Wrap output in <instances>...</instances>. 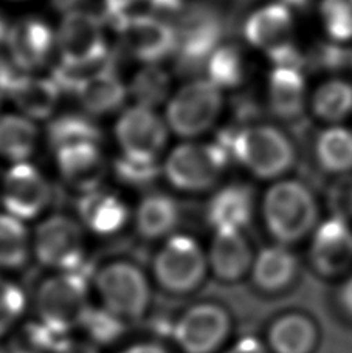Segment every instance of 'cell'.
Masks as SVG:
<instances>
[{"label":"cell","instance_id":"obj_23","mask_svg":"<svg viewBox=\"0 0 352 353\" xmlns=\"http://www.w3.org/2000/svg\"><path fill=\"white\" fill-rule=\"evenodd\" d=\"M132 220L138 236L144 241H166L175 234L180 223V206L171 195L150 192L138 201Z\"/></svg>","mask_w":352,"mask_h":353},{"label":"cell","instance_id":"obj_25","mask_svg":"<svg viewBox=\"0 0 352 353\" xmlns=\"http://www.w3.org/2000/svg\"><path fill=\"white\" fill-rule=\"evenodd\" d=\"M293 21L291 8L280 2L256 10L244 23V36L251 46L270 50L291 41Z\"/></svg>","mask_w":352,"mask_h":353},{"label":"cell","instance_id":"obj_44","mask_svg":"<svg viewBox=\"0 0 352 353\" xmlns=\"http://www.w3.org/2000/svg\"><path fill=\"white\" fill-rule=\"evenodd\" d=\"M268 59L273 62L276 67H287V68H301L306 67V54L301 53V50L295 46L292 41L281 43L278 47L267 50Z\"/></svg>","mask_w":352,"mask_h":353},{"label":"cell","instance_id":"obj_45","mask_svg":"<svg viewBox=\"0 0 352 353\" xmlns=\"http://www.w3.org/2000/svg\"><path fill=\"white\" fill-rule=\"evenodd\" d=\"M221 353H270L267 344L255 336H244L237 339L230 347L222 350Z\"/></svg>","mask_w":352,"mask_h":353},{"label":"cell","instance_id":"obj_52","mask_svg":"<svg viewBox=\"0 0 352 353\" xmlns=\"http://www.w3.org/2000/svg\"><path fill=\"white\" fill-rule=\"evenodd\" d=\"M280 3L286 5L287 8H295V10H300V11H304L311 6L312 0H278Z\"/></svg>","mask_w":352,"mask_h":353},{"label":"cell","instance_id":"obj_20","mask_svg":"<svg viewBox=\"0 0 352 353\" xmlns=\"http://www.w3.org/2000/svg\"><path fill=\"white\" fill-rule=\"evenodd\" d=\"M322 330L311 314L287 312L270 323L266 344L270 353H315Z\"/></svg>","mask_w":352,"mask_h":353},{"label":"cell","instance_id":"obj_26","mask_svg":"<svg viewBox=\"0 0 352 353\" xmlns=\"http://www.w3.org/2000/svg\"><path fill=\"white\" fill-rule=\"evenodd\" d=\"M117 62L118 61L84 81L75 93L81 105L92 115L112 113L118 110L124 103L128 90L118 77Z\"/></svg>","mask_w":352,"mask_h":353},{"label":"cell","instance_id":"obj_10","mask_svg":"<svg viewBox=\"0 0 352 353\" xmlns=\"http://www.w3.org/2000/svg\"><path fill=\"white\" fill-rule=\"evenodd\" d=\"M52 200V183L36 166L21 161L6 171L0 189L3 212L28 223L39 219Z\"/></svg>","mask_w":352,"mask_h":353},{"label":"cell","instance_id":"obj_2","mask_svg":"<svg viewBox=\"0 0 352 353\" xmlns=\"http://www.w3.org/2000/svg\"><path fill=\"white\" fill-rule=\"evenodd\" d=\"M231 159L261 180H276L297 165L298 154L284 132L270 124L228 125L216 135Z\"/></svg>","mask_w":352,"mask_h":353},{"label":"cell","instance_id":"obj_37","mask_svg":"<svg viewBox=\"0 0 352 353\" xmlns=\"http://www.w3.org/2000/svg\"><path fill=\"white\" fill-rule=\"evenodd\" d=\"M169 74L160 67L149 65L135 74L130 93L144 107H154L165 101L169 92Z\"/></svg>","mask_w":352,"mask_h":353},{"label":"cell","instance_id":"obj_40","mask_svg":"<svg viewBox=\"0 0 352 353\" xmlns=\"http://www.w3.org/2000/svg\"><path fill=\"white\" fill-rule=\"evenodd\" d=\"M352 64V52L337 43H318L306 54V65L312 70L335 72Z\"/></svg>","mask_w":352,"mask_h":353},{"label":"cell","instance_id":"obj_1","mask_svg":"<svg viewBox=\"0 0 352 353\" xmlns=\"http://www.w3.org/2000/svg\"><path fill=\"white\" fill-rule=\"evenodd\" d=\"M175 73L194 77L204 70L211 54L230 31H235L239 12L227 11L211 2L188 3L177 12Z\"/></svg>","mask_w":352,"mask_h":353},{"label":"cell","instance_id":"obj_3","mask_svg":"<svg viewBox=\"0 0 352 353\" xmlns=\"http://www.w3.org/2000/svg\"><path fill=\"white\" fill-rule=\"evenodd\" d=\"M261 217L275 243L293 247L309 241L322 222L315 192L301 180H278L264 194Z\"/></svg>","mask_w":352,"mask_h":353},{"label":"cell","instance_id":"obj_15","mask_svg":"<svg viewBox=\"0 0 352 353\" xmlns=\"http://www.w3.org/2000/svg\"><path fill=\"white\" fill-rule=\"evenodd\" d=\"M119 36L126 52L148 64L163 61L177 50V31L174 25L149 14L132 19L119 31Z\"/></svg>","mask_w":352,"mask_h":353},{"label":"cell","instance_id":"obj_4","mask_svg":"<svg viewBox=\"0 0 352 353\" xmlns=\"http://www.w3.org/2000/svg\"><path fill=\"white\" fill-rule=\"evenodd\" d=\"M90 305L86 271H55L39 283L35 294L37 319L62 336L79 329Z\"/></svg>","mask_w":352,"mask_h":353},{"label":"cell","instance_id":"obj_22","mask_svg":"<svg viewBox=\"0 0 352 353\" xmlns=\"http://www.w3.org/2000/svg\"><path fill=\"white\" fill-rule=\"evenodd\" d=\"M255 217V192L251 186L231 183L213 194L206 205V220L216 230L244 231Z\"/></svg>","mask_w":352,"mask_h":353},{"label":"cell","instance_id":"obj_53","mask_svg":"<svg viewBox=\"0 0 352 353\" xmlns=\"http://www.w3.org/2000/svg\"><path fill=\"white\" fill-rule=\"evenodd\" d=\"M10 30L11 27L8 25V22H6V19L0 16V47L6 46V42H8Z\"/></svg>","mask_w":352,"mask_h":353},{"label":"cell","instance_id":"obj_43","mask_svg":"<svg viewBox=\"0 0 352 353\" xmlns=\"http://www.w3.org/2000/svg\"><path fill=\"white\" fill-rule=\"evenodd\" d=\"M231 109H233L235 121L239 128L261 121L264 115V109L260 101L255 97V93L250 92L237 93L231 101Z\"/></svg>","mask_w":352,"mask_h":353},{"label":"cell","instance_id":"obj_34","mask_svg":"<svg viewBox=\"0 0 352 353\" xmlns=\"http://www.w3.org/2000/svg\"><path fill=\"white\" fill-rule=\"evenodd\" d=\"M247 67L242 50L235 43H225L217 47L208 61L210 81L219 88L239 87L245 79Z\"/></svg>","mask_w":352,"mask_h":353},{"label":"cell","instance_id":"obj_39","mask_svg":"<svg viewBox=\"0 0 352 353\" xmlns=\"http://www.w3.org/2000/svg\"><path fill=\"white\" fill-rule=\"evenodd\" d=\"M322 16L332 39L337 42L352 39V0H323Z\"/></svg>","mask_w":352,"mask_h":353},{"label":"cell","instance_id":"obj_42","mask_svg":"<svg viewBox=\"0 0 352 353\" xmlns=\"http://www.w3.org/2000/svg\"><path fill=\"white\" fill-rule=\"evenodd\" d=\"M143 5L150 6L149 0H103L101 17L104 23L110 25L119 33L132 19L146 14L141 11Z\"/></svg>","mask_w":352,"mask_h":353},{"label":"cell","instance_id":"obj_11","mask_svg":"<svg viewBox=\"0 0 352 353\" xmlns=\"http://www.w3.org/2000/svg\"><path fill=\"white\" fill-rule=\"evenodd\" d=\"M307 259L322 279H346L352 274V223L331 216L323 219L309 237Z\"/></svg>","mask_w":352,"mask_h":353},{"label":"cell","instance_id":"obj_18","mask_svg":"<svg viewBox=\"0 0 352 353\" xmlns=\"http://www.w3.org/2000/svg\"><path fill=\"white\" fill-rule=\"evenodd\" d=\"M300 268V259L292 247L273 243L257 251L250 277L261 293L281 294L297 282Z\"/></svg>","mask_w":352,"mask_h":353},{"label":"cell","instance_id":"obj_38","mask_svg":"<svg viewBox=\"0 0 352 353\" xmlns=\"http://www.w3.org/2000/svg\"><path fill=\"white\" fill-rule=\"evenodd\" d=\"M163 169L157 161H140L121 155L114 161V174L119 183L126 186L143 189L153 185L159 179Z\"/></svg>","mask_w":352,"mask_h":353},{"label":"cell","instance_id":"obj_35","mask_svg":"<svg viewBox=\"0 0 352 353\" xmlns=\"http://www.w3.org/2000/svg\"><path fill=\"white\" fill-rule=\"evenodd\" d=\"M68 336L53 332L39 319L17 327L8 352L10 353H55L58 345Z\"/></svg>","mask_w":352,"mask_h":353},{"label":"cell","instance_id":"obj_47","mask_svg":"<svg viewBox=\"0 0 352 353\" xmlns=\"http://www.w3.org/2000/svg\"><path fill=\"white\" fill-rule=\"evenodd\" d=\"M55 353H99V347L87 339H72L68 336L58 345Z\"/></svg>","mask_w":352,"mask_h":353},{"label":"cell","instance_id":"obj_46","mask_svg":"<svg viewBox=\"0 0 352 353\" xmlns=\"http://www.w3.org/2000/svg\"><path fill=\"white\" fill-rule=\"evenodd\" d=\"M335 301L344 316L352 319V274L342 282H338Z\"/></svg>","mask_w":352,"mask_h":353},{"label":"cell","instance_id":"obj_54","mask_svg":"<svg viewBox=\"0 0 352 353\" xmlns=\"http://www.w3.org/2000/svg\"><path fill=\"white\" fill-rule=\"evenodd\" d=\"M231 2H233L236 8L239 10V8H242L244 5H247L248 2H251V0H231Z\"/></svg>","mask_w":352,"mask_h":353},{"label":"cell","instance_id":"obj_36","mask_svg":"<svg viewBox=\"0 0 352 353\" xmlns=\"http://www.w3.org/2000/svg\"><path fill=\"white\" fill-rule=\"evenodd\" d=\"M27 305L28 299L22 287L0 273V339L17 329Z\"/></svg>","mask_w":352,"mask_h":353},{"label":"cell","instance_id":"obj_49","mask_svg":"<svg viewBox=\"0 0 352 353\" xmlns=\"http://www.w3.org/2000/svg\"><path fill=\"white\" fill-rule=\"evenodd\" d=\"M16 74L17 73L6 64V61L0 58V103H2L5 94L10 93V88L12 83H14Z\"/></svg>","mask_w":352,"mask_h":353},{"label":"cell","instance_id":"obj_12","mask_svg":"<svg viewBox=\"0 0 352 353\" xmlns=\"http://www.w3.org/2000/svg\"><path fill=\"white\" fill-rule=\"evenodd\" d=\"M222 109V94L211 81H194L168 105V123L180 137H196L210 129Z\"/></svg>","mask_w":352,"mask_h":353},{"label":"cell","instance_id":"obj_6","mask_svg":"<svg viewBox=\"0 0 352 353\" xmlns=\"http://www.w3.org/2000/svg\"><path fill=\"white\" fill-rule=\"evenodd\" d=\"M92 285L103 305L126 323L141 319L153 301L148 274L130 261H112L92 276Z\"/></svg>","mask_w":352,"mask_h":353},{"label":"cell","instance_id":"obj_14","mask_svg":"<svg viewBox=\"0 0 352 353\" xmlns=\"http://www.w3.org/2000/svg\"><path fill=\"white\" fill-rule=\"evenodd\" d=\"M123 155L140 161H157L166 144V128L150 107L135 105L126 110L115 128Z\"/></svg>","mask_w":352,"mask_h":353},{"label":"cell","instance_id":"obj_51","mask_svg":"<svg viewBox=\"0 0 352 353\" xmlns=\"http://www.w3.org/2000/svg\"><path fill=\"white\" fill-rule=\"evenodd\" d=\"M149 5L157 11L180 12L185 6V0H149Z\"/></svg>","mask_w":352,"mask_h":353},{"label":"cell","instance_id":"obj_41","mask_svg":"<svg viewBox=\"0 0 352 353\" xmlns=\"http://www.w3.org/2000/svg\"><path fill=\"white\" fill-rule=\"evenodd\" d=\"M326 206L331 217L352 223V174L337 176L331 183L326 192Z\"/></svg>","mask_w":352,"mask_h":353},{"label":"cell","instance_id":"obj_24","mask_svg":"<svg viewBox=\"0 0 352 353\" xmlns=\"http://www.w3.org/2000/svg\"><path fill=\"white\" fill-rule=\"evenodd\" d=\"M306 83L298 68L275 67L268 79V109L286 123L300 121L304 110Z\"/></svg>","mask_w":352,"mask_h":353},{"label":"cell","instance_id":"obj_32","mask_svg":"<svg viewBox=\"0 0 352 353\" xmlns=\"http://www.w3.org/2000/svg\"><path fill=\"white\" fill-rule=\"evenodd\" d=\"M312 110L323 121H340L352 113V84L332 79L320 85L312 98Z\"/></svg>","mask_w":352,"mask_h":353},{"label":"cell","instance_id":"obj_5","mask_svg":"<svg viewBox=\"0 0 352 353\" xmlns=\"http://www.w3.org/2000/svg\"><path fill=\"white\" fill-rule=\"evenodd\" d=\"M210 273L208 254L196 239L173 234L155 251L153 277L163 292L174 296L191 294L204 285Z\"/></svg>","mask_w":352,"mask_h":353},{"label":"cell","instance_id":"obj_21","mask_svg":"<svg viewBox=\"0 0 352 353\" xmlns=\"http://www.w3.org/2000/svg\"><path fill=\"white\" fill-rule=\"evenodd\" d=\"M59 174L81 194L95 191L106 176V160L98 144L86 143L56 150Z\"/></svg>","mask_w":352,"mask_h":353},{"label":"cell","instance_id":"obj_9","mask_svg":"<svg viewBox=\"0 0 352 353\" xmlns=\"http://www.w3.org/2000/svg\"><path fill=\"white\" fill-rule=\"evenodd\" d=\"M233 329L227 308L216 302H199L180 314L171 327V336L182 353H217Z\"/></svg>","mask_w":352,"mask_h":353},{"label":"cell","instance_id":"obj_29","mask_svg":"<svg viewBox=\"0 0 352 353\" xmlns=\"http://www.w3.org/2000/svg\"><path fill=\"white\" fill-rule=\"evenodd\" d=\"M315 161L326 174H352V132L344 128L322 132L315 141Z\"/></svg>","mask_w":352,"mask_h":353},{"label":"cell","instance_id":"obj_31","mask_svg":"<svg viewBox=\"0 0 352 353\" xmlns=\"http://www.w3.org/2000/svg\"><path fill=\"white\" fill-rule=\"evenodd\" d=\"M37 141L36 125L17 115L0 117V157L21 163L33 154Z\"/></svg>","mask_w":352,"mask_h":353},{"label":"cell","instance_id":"obj_27","mask_svg":"<svg viewBox=\"0 0 352 353\" xmlns=\"http://www.w3.org/2000/svg\"><path fill=\"white\" fill-rule=\"evenodd\" d=\"M8 94L25 115L46 119L53 113L62 90L53 78L42 79L16 74Z\"/></svg>","mask_w":352,"mask_h":353},{"label":"cell","instance_id":"obj_30","mask_svg":"<svg viewBox=\"0 0 352 353\" xmlns=\"http://www.w3.org/2000/svg\"><path fill=\"white\" fill-rule=\"evenodd\" d=\"M47 140L55 152L75 144H99L103 132L92 118L79 113H66L55 118L47 128Z\"/></svg>","mask_w":352,"mask_h":353},{"label":"cell","instance_id":"obj_50","mask_svg":"<svg viewBox=\"0 0 352 353\" xmlns=\"http://www.w3.org/2000/svg\"><path fill=\"white\" fill-rule=\"evenodd\" d=\"M90 0H52V5L55 10H58L64 14H68L72 11L78 10H89L87 5H89Z\"/></svg>","mask_w":352,"mask_h":353},{"label":"cell","instance_id":"obj_8","mask_svg":"<svg viewBox=\"0 0 352 353\" xmlns=\"http://www.w3.org/2000/svg\"><path fill=\"white\" fill-rule=\"evenodd\" d=\"M86 232L64 214L43 219L33 232V257L52 271H86Z\"/></svg>","mask_w":352,"mask_h":353},{"label":"cell","instance_id":"obj_19","mask_svg":"<svg viewBox=\"0 0 352 353\" xmlns=\"http://www.w3.org/2000/svg\"><path fill=\"white\" fill-rule=\"evenodd\" d=\"M55 46V34L41 19L27 17L12 25L6 48L19 70L30 72L46 64Z\"/></svg>","mask_w":352,"mask_h":353},{"label":"cell","instance_id":"obj_48","mask_svg":"<svg viewBox=\"0 0 352 353\" xmlns=\"http://www.w3.org/2000/svg\"><path fill=\"white\" fill-rule=\"evenodd\" d=\"M119 353H173V352L160 343L144 341V343H135L132 345H128V347L119 350Z\"/></svg>","mask_w":352,"mask_h":353},{"label":"cell","instance_id":"obj_33","mask_svg":"<svg viewBox=\"0 0 352 353\" xmlns=\"http://www.w3.org/2000/svg\"><path fill=\"white\" fill-rule=\"evenodd\" d=\"M79 329L84 332L87 341L95 344L97 347H101V345H112L119 341L128 329V323L103 305H90Z\"/></svg>","mask_w":352,"mask_h":353},{"label":"cell","instance_id":"obj_16","mask_svg":"<svg viewBox=\"0 0 352 353\" xmlns=\"http://www.w3.org/2000/svg\"><path fill=\"white\" fill-rule=\"evenodd\" d=\"M206 254L210 273L225 283H235L250 276L256 256L244 231L237 230H216Z\"/></svg>","mask_w":352,"mask_h":353},{"label":"cell","instance_id":"obj_7","mask_svg":"<svg viewBox=\"0 0 352 353\" xmlns=\"http://www.w3.org/2000/svg\"><path fill=\"white\" fill-rule=\"evenodd\" d=\"M231 155L217 141L182 144L165 161L163 174L169 185L182 192L200 194L211 189L228 168Z\"/></svg>","mask_w":352,"mask_h":353},{"label":"cell","instance_id":"obj_13","mask_svg":"<svg viewBox=\"0 0 352 353\" xmlns=\"http://www.w3.org/2000/svg\"><path fill=\"white\" fill-rule=\"evenodd\" d=\"M62 62L87 64L110 53L104 37V21L90 10L72 11L64 16L58 33Z\"/></svg>","mask_w":352,"mask_h":353},{"label":"cell","instance_id":"obj_17","mask_svg":"<svg viewBox=\"0 0 352 353\" xmlns=\"http://www.w3.org/2000/svg\"><path fill=\"white\" fill-rule=\"evenodd\" d=\"M77 214L84 230L98 237L115 236L130 222V211L123 199L101 188L81 194Z\"/></svg>","mask_w":352,"mask_h":353},{"label":"cell","instance_id":"obj_28","mask_svg":"<svg viewBox=\"0 0 352 353\" xmlns=\"http://www.w3.org/2000/svg\"><path fill=\"white\" fill-rule=\"evenodd\" d=\"M33 256V234L22 220L0 212V273L16 271Z\"/></svg>","mask_w":352,"mask_h":353},{"label":"cell","instance_id":"obj_55","mask_svg":"<svg viewBox=\"0 0 352 353\" xmlns=\"http://www.w3.org/2000/svg\"><path fill=\"white\" fill-rule=\"evenodd\" d=\"M6 353H10V352H6Z\"/></svg>","mask_w":352,"mask_h":353}]
</instances>
